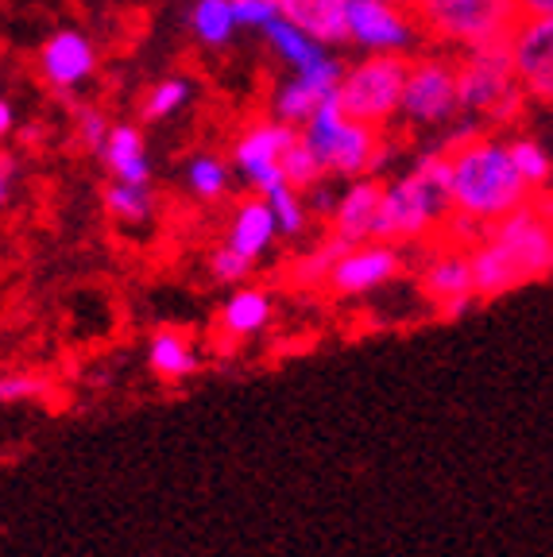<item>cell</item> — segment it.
I'll use <instances>...</instances> for the list:
<instances>
[{
	"mask_svg": "<svg viewBox=\"0 0 553 557\" xmlns=\"http://www.w3.org/2000/svg\"><path fill=\"white\" fill-rule=\"evenodd\" d=\"M418 287L438 306L441 318H460L480 302L472 287V260H468V248H460V244H450L445 252L426 263Z\"/></svg>",
	"mask_w": 553,
	"mask_h": 557,
	"instance_id": "obj_8",
	"label": "cell"
},
{
	"mask_svg": "<svg viewBox=\"0 0 553 557\" xmlns=\"http://www.w3.org/2000/svg\"><path fill=\"white\" fill-rule=\"evenodd\" d=\"M468 260L480 302L534 283L553 271V221L530 198L523 209L488 225L484 236L468 248Z\"/></svg>",
	"mask_w": 553,
	"mask_h": 557,
	"instance_id": "obj_2",
	"label": "cell"
},
{
	"mask_svg": "<svg viewBox=\"0 0 553 557\" xmlns=\"http://www.w3.org/2000/svg\"><path fill=\"white\" fill-rule=\"evenodd\" d=\"M453 218L450 201V159L445 151L422 159L407 178H398L395 186L383 190V206L376 213L372 240L388 244H407L422 240L433 228H441Z\"/></svg>",
	"mask_w": 553,
	"mask_h": 557,
	"instance_id": "obj_3",
	"label": "cell"
},
{
	"mask_svg": "<svg viewBox=\"0 0 553 557\" xmlns=\"http://www.w3.org/2000/svg\"><path fill=\"white\" fill-rule=\"evenodd\" d=\"M348 248H353V244L341 240L337 233H329L314 252H306L303 260L294 263V283H298V287H325L329 271L337 268V260L348 252Z\"/></svg>",
	"mask_w": 553,
	"mask_h": 557,
	"instance_id": "obj_20",
	"label": "cell"
},
{
	"mask_svg": "<svg viewBox=\"0 0 553 557\" xmlns=\"http://www.w3.org/2000/svg\"><path fill=\"white\" fill-rule=\"evenodd\" d=\"M445 159H450L453 218L476 233H484L488 225L503 221L534 198V186L523 178L519 163L511 156V144H500L484 132L453 136L445 144Z\"/></svg>",
	"mask_w": 553,
	"mask_h": 557,
	"instance_id": "obj_1",
	"label": "cell"
},
{
	"mask_svg": "<svg viewBox=\"0 0 553 557\" xmlns=\"http://www.w3.org/2000/svg\"><path fill=\"white\" fill-rule=\"evenodd\" d=\"M233 24H236L233 0H198V9H194V32H198L206 44H225Z\"/></svg>",
	"mask_w": 553,
	"mask_h": 557,
	"instance_id": "obj_23",
	"label": "cell"
},
{
	"mask_svg": "<svg viewBox=\"0 0 553 557\" xmlns=\"http://www.w3.org/2000/svg\"><path fill=\"white\" fill-rule=\"evenodd\" d=\"M233 12H236V20H244V24L268 27L271 20L279 16V4L275 0H233Z\"/></svg>",
	"mask_w": 553,
	"mask_h": 557,
	"instance_id": "obj_30",
	"label": "cell"
},
{
	"mask_svg": "<svg viewBox=\"0 0 553 557\" xmlns=\"http://www.w3.org/2000/svg\"><path fill=\"white\" fill-rule=\"evenodd\" d=\"M523 16H553V0H519Z\"/></svg>",
	"mask_w": 553,
	"mask_h": 557,
	"instance_id": "obj_33",
	"label": "cell"
},
{
	"mask_svg": "<svg viewBox=\"0 0 553 557\" xmlns=\"http://www.w3.org/2000/svg\"><path fill=\"white\" fill-rule=\"evenodd\" d=\"M105 163L109 171L121 178V183H147L151 178V166L144 159V139L132 124H116L109 128V139H105Z\"/></svg>",
	"mask_w": 553,
	"mask_h": 557,
	"instance_id": "obj_18",
	"label": "cell"
},
{
	"mask_svg": "<svg viewBox=\"0 0 553 557\" xmlns=\"http://www.w3.org/2000/svg\"><path fill=\"white\" fill-rule=\"evenodd\" d=\"M418 35L457 47L511 44L519 27V0H422L410 9Z\"/></svg>",
	"mask_w": 553,
	"mask_h": 557,
	"instance_id": "obj_4",
	"label": "cell"
},
{
	"mask_svg": "<svg viewBox=\"0 0 553 557\" xmlns=\"http://www.w3.org/2000/svg\"><path fill=\"white\" fill-rule=\"evenodd\" d=\"M12 132V109H9V101H0V139L9 136Z\"/></svg>",
	"mask_w": 553,
	"mask_h": 557,
	"instance_id": "obj_34",
	"label": "cell"
},
{
	"mask_svg": "<svg viewBox=\"0 0 553 557\" xmlns=\"http://www.w3.org/2000/svg\"><path fill=\"white\" fill-rule=\"evenodd\" d=\"M383 190H388V186L376 183V178H368V183H356L353 190L337 201V209L329 213V221H333V233H337L341 240H348V244L372 240L376 213H380V206H383Z\"/></svg>",
	"mask_w": 553,
	"mask_h": 557,
	"instance_id": "obj_14",
	"label": "cell"
},
{
	"mask_svg": "<svg viewBox=\"0 0 553 557\" xmlns=\"http://www.w3.org/2000/svg\"><path fill=\"white\" fill-rule=\"evenodd\" d=\"M198 348L182 330H156L147 341V368L163 383H182L198 372Z\"/></svg>",
	"mask_w": 553,
	"mask_h": 557,
	"instance_id": "obj_15",
	"label": "cell"
},
{
	"mask_svg": "<svg viewBox=\"0 0 553 557\" xmlns=\"http://www.w3.org/2000/svg\"><path fill=\"white\" fill-rule=\"evenodd\" d=\"M105 209L113 221L136 225V221L151 218V190H147V183H121L116 178L113 186H105Z\"/></svg>",
	"mask_w": 553,
	"mask_h": 557,
	"instance_id": "obj_22",
	"label": "cell"
},
{
	"mask_svg": "<svg viewBox=\"0 0 553 557\" xmlns=\"http://www.w3.org/2000/svg\"><path fill=\"white\" fill-rule=\"evenodd\" d=\"M279 16L291 20L318 44H341L348 39V0H275Z\"/></svg>",
	"mask_w": 553,
	"mask_h": 557,
	"instance_id": "obj_13",
	"label": "cell"
},
{
	"mask_svg": "<svg viewBox=\"0 0 553 557\" xmlns=\"http://www.w3.org/2000/svg\"><path fill=\"white\" fill-rule=\"evenodd\" d=\"M418 35L415 20L407 9L391 0H348V39L376 51H395Z\"/></svg>",
	"mask_w": 553,
	"mask_h": 557,
	"instance_id": "obj_10",
	"label": "cell"
},
{
	"mask_svg": "<svg viewBox=\"0 0 553 557\" xmlns=\"http://www.w3.org/2000/svg\"><path fill=\"white\" fill-rule=\"evenodd\" d=\"M268 201H271V209H275V221H279V233H286V236H298L306 228V206L298 198H294V186H275V190L268 194Z\"/></svg>",
	"mask_w": 553,
	"mask_h": 557,
	"instance_id": "obj_25",
	"label": "cell"
},
{
	"mask_svg": "<svg viewBox=\"0 0 553 557\" xmlns=\"http://www.w3.org/2000/svg\"><path fill=\"white\" fill-rule=\"evenodd\" d=\"M186 101V82H163V86H156L151 94H147L144 101V121H163L167 113H174L179 104Z\"/></svg>",
	"mask_w": 553,
	"mask_h": 557,
	"instance_id": "obj_29",
	"label": "cell"
},
{
	"mask_svg": "<svg viewBox=\"0 0 553 557\" xmlns=\"http://www.w3.org/2000/svg\"><path fill=\"white\" fill-rule=\"evenodd\" d=\"M94 70V47L82 39L78 32H59L47 39V47L39 51V74L47 78V86L70 89L82 78H89Z\"/></svg>",
	"mask_w": 553,
	"mask_h": 557,
	"instance_id": "obj_12",
	"label": "cell"
},
{
	"mask_svg": "<svg viewBox=\"0 0 553 557\" xmlns=\"http://www.w3.org/2000/svg\"><path fill=\"white\" fill-rule=\"evenodd\" d=\"M251 256L236 252L233 244H225V248H217L213 260H209V271H213V278H221V283H244V278L251 275Z\"/></svg>",
	"mask_w": 553,
	"mask_h": 557,
	"instance_id": "obj_28",
	"label": "cell"
},
{
	"mask_svg": "<svg viewBox=\"0 0 553 557\" xmlns=\"http://www.w3.org/2000/svg\"><path fill=\"white\" fill-rule=\"evenodd\" d=\"M275 233H279V221H275L271 201L248 198V201L236 206L233 225H229V244H233L236 252H244V256L256 260V256H263V248L275 240Z\"/></svg>",
	"mask_w": 553,
	"mask_h": 557,
	"instance_id": "obj_16",
	"label": "cell"
},
{
	"mask_svg": "<svg viewBox=\"0 0 553 557\" xmlns=\"http://www.w3.org/2000/svg\"><path fill=\"white\" fill-rule=\"evenodd\" d=\"M403 116L415 124H438L460 109L457 62L445 59H410L407 86H403Z\"/></svg>",
	"mask_w": 553,
	"mask_h": 557,
	"instance_id": "obj_6",
	"label": "cell"
},
{
	"mask_svg": "<svg viewBox=\"0 0 553 557\" xmlns=\"http://www.w3.org/2000/svg\"><path fill=\"white\" fill-rule=\"evenodd\" d=\"M511 156H515V163H519L523 178H527V183L534 186V194L550 186L553 163H550V156H545V151L538 148L534 139H511Z\"/></svg>",
	"mask_w": 553,
	"mask_h": 557,
	"instance_id": "obj_24",
	"label": "cell"
},
{
	"mask_svg": "<svg viewBox=\"0 0 553 557\" xmlns=\"http://www.w3.org/2000/svg\"><path fill=\"white\" fill-rule=\"evenodd\" d=\"M12 174H16V163L12 156H0V206L9 201V190H12Z\"/></svg>",
	"mask_w": 553,
	"mask_h": 557,
	"instance_id": "obj_32",
	"label": "cell"
},
{
	"mask_svg": "<svg viewBox=\"0 0 553 557\" xmlns=\"http://www.w3.org/2000/svg\"><path fill=\"white\" fill-rule=\"evenodd\" d=\"M294 136L298 132L286 121H271V124H256L248 136L236 139V163H241V171L248 174V183L260 194H271L275 186L286 183L279 159L294 144Z\"/></svg>",
	"mask_w": 553,
	"mask_h": 557,
	"instance_id": "obj_9",
	"label": "cell"
},
{
	"mask_svg": "<svg viewBox=\"0 0 553 557\" xmlns=\"http://www.w3.org/2000/svg\"><path fill=\"white\" fill-rule=\"evenodd\" d=\"M191 190L198 194V198H206V201H213V198H221L225 194V186H229V171L221 166V159H194L191 163Z\"/></svg>",
	"mask_w": 553,
	"mask_h": 557,
	"instance_id": "obj_26",
	"label": "cell"
},
{
	"mask_svg": "<svg viewBox=\"0 0 553 557\" xmlns=\"http://www.w3.org/2000/svg\"><path fill=\"white\" fill-rule=\"evenodd\" d=\"M271 322V298L260 287H244L221 310V333L233 341H244L251 333H260Z\"/></svg>",
	"mask_w": 553,
	"mask_h": 557,
	"instance_id": "obj_17",
	"label": "cell"
},
{
	"mask_svg": "<svg viewBox=\"0 0 553 557\" xmlns=\"http://www.w3.org/2000/svg\"><path fill=\"white\" fill-rule=\"evenodd\" d=\"M51 392V380L35 372H9L0 375V403H27V399H44Z\"/></svg>",
	"mask_w": 553,
	"mask_h": 557,
	"instance_id": "obj_27",
	"label": "cell"
},
{
	"mask_svg": "<svg viewBox=\"0 0 553 557\" xmlns=\"http://www.w3.org/2000/svg\"><path fill=\"white\" fill-rule=\"evenodd\" d=\"M341 86V70L337 62L321 59L318 66L303 70L291 86H283V94L275 97V109L286 124H306L314 113H318V104L325 101L329 94H337Z\"/></svg>",
	"mask_w": 553,
	"mask_h": 557,
	"instance_id": "obj_11",
	"label": "cell"
},
{
	"mask_svg": "<svg viewBox=\"0 0 553 557\" xmlns=\"http://www.w3.org/2000/svg\"><path fill=\"white\" fill-rule=\"evenodd\" d=\"M78 136L86 148H105L109 132H105V116L97 113V109H82L78 113Z\"/></svg>",
	"mask_w": 553,
	"mask_h": 557,
	"instance_id": "obj_31",
	"label": "cell"
},
{
	"mask_svg": "<svg viewBox=\"0 0 553 557\" xmlns=\"http://www.w3.org/2000/svg\"><path fill=\"white\" fill-rule=\"evenodd\" d=\"M279 166H283L286 186H294V190H314L318 178L325 174V163H321V156L310 148V139L306 136H294V144L283 151Z\"/></svg>",
	"mask_w": 553,
	"mask_h": 557,
	"instance_id": "obj_21",
	"label": "cell"
},
{
	"mask_svg": "<svg viewBox=\"0 0 553 557\" xmlns=\"http://www.w3.org/2000/svg\"><path fill=\"white\" fill-rule=\"evenodd\" d=\"M263 32H268L271 47H275V51L283 54V59L291 62V66H298V74H303V70H310V66H318V62L325 59V54H321L318 39H310L306 32H298V27H294L291 20L275 16L268 27H263Z\"/></svg>",
	"mask_w": 553,
	"mask_h": 557,
	"instance_id": "obj_19",
	"label": "cell"
},
{
	"mask_svg": "<svg viewBox=\"0 0 553 557\" xmlns=\"http://www.w3.org/2000/svg\"><path fill=\"white\" fill-rule=\"evenodd\" d=\"M407 70H410V59L388 54V51L372 54V59H364L360 66H353L337 86L345 113L360 124L383 128V124L398 113V104H403Z\"/></svg>",
	"mask_w": 553,
	"mask_h": 557,
	"instance_id": "obj_5",
	"label": "cell"
},
{
	"mask_svg": "<svg viewBox=\"0 0 553 557\" xmlns=\"http://www.w3.org/2000/svg\"><path fill=\"white\" fill-rule=\"evenodd\" d=\"M398 271H403V256H398L395 244L364 240V244H353V248L341 256L337 268L329 271L325 287L341 298H356V295H368V290H380Z\"/></svg>",
	"mask_w": 553,
	"mask_h": 557,
	"instance_id": "obj_7",
	"label": "cell"
}]
</instances>
